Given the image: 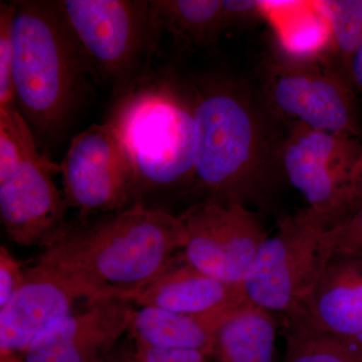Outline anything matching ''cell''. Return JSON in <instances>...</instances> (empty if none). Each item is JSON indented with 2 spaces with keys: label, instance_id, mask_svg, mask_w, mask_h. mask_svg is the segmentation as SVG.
<instances>
[{
  "label": "cell",
  "instance_id": "10",
  "mask_svg": "<svg viewBox=\"0 0 362 362\" xmlns=\"http://www.w3.org/2000/svg\"><path fill=\"white\" fill-rule=\"evenodd\" d=\"M178 216L187 232L182 255L188 263L223 282L243 284L268 237L251 209L202 199Z\"/></svg>",
  "mask_w": 362,
  "mask_h": 362
},
{
  "label": "cell",
  "instance_id": "3",
  "mask_svg": "<svg viewBox=\"0 0 362 362\" xmlns=\"http://www.w3.org/2000/svg\"><path fill=\"white\" fill-rule=\"evenodd\" d=\"M192 99L197 147L189 192L197 201L247 207L263 202L270 185L268 140L255 105L237 85L223 80L195 88Z\"/></svg>",
  "mask_w": 362,
  "mask_h": 362
},
{
  "label": "cell",
  "instance_id": "2",
  "mask_svg": "<svg viewBox=\"0 0 362 362\" xmlns=\"http://www.w3.org/2000/svg\"><path fill=\"white\" fill-rule=\"evenodd\" d=\"M13 45L16 107L40 149L51 146L84 106L92 71L54 1H14Z\"/></svg>",
  "mask_w": 362,
  "mask_h": 362
},
{
  "label": "cell",
  "instance_id": "28",
  "mask_svg": "<svg viewBox=\"0 0 362 362\" xmlns=\"http://www.w3.org/2000/svg\"><path fill=\"white\" fill-rule=\"evenodd\" d=\"M100 362H136L134 344L131 338L121 342Z\"/></svg>",
  "mask_w": 362,
  "mask_h": 362
},
{
  "label": "cell",
  "instance_id": "5",
  "mask_svg": "<svg viewBox=\"0 0 362 362\" xmlns=\"http://www.w3.org/2000/svg\"><path fill=\"white\" fill-rule=\"evenodd\" d=\"M54 4L93 78L108 85L115 99L150 71L156 52L149 1L58 0Z\"/></svg>",
  "mask_w": 362,
  "mask_h": 362
},
{
  "label": "cell",
  "instance_id": "14",
  "mask_svg": "<svg viewBox=\"0 0 362 362\" xmlns=\"http://www.w3.org/2000/svg\"><path fill=\"white\" fill-rule=\"evenodd\" d=\"M285 325L337 338L362 351V257H333Z\"/></svg>",
  "mask_w": 362,
  "mask_h": 362
},
{
  "label": "cell",
  "instance_id": "12",
  "mask_svg": "<svg viewBox=\"0 0 362 362\" xmlns=\"http://www.w3.org/2000/svg\"><path fill=\"white\" fill-rule=\"evenodd\" d=\"M59 171V164L45 156L23 162L0 181L1 223L18 246L44 249L66 226L69 206L52 180Z\"/></svg>",
  "mask_w": 362,
  "mask_h": 362
},
{
  "label": "cell",
  "instance_id": "11",
  "mask_svg": "<svg viewBox=\"0 0 362 362\" xmlns=\"http://www.w3.org/2000/svg\"><path fill=\"white\" fill-rule=\"evenodd\" d=\"M80 301H90L82 286L37 259L26 269L20 289L0 308L1 362H23L32 343Z\"/></svg>",
  "mask_w": 362,
  "mask_h": 362
},
{
  "label": "cell",
  "instance_id": "7",
  "mask_svg": "<svg viewBox=\"0 0 362 362\" xmlns=\"http://www.w3.org/2000/svg\"><path fill=\"white\" fill-rule=\"evenodd\" d=\"M325 230L308 209L283 218L277 232L264 240L243 282L247 302L284 318L293 315L329 262Z\"/></svg>",
  "mask_w": 362,
  "mask_h": 362
},
{
  "label": "cell",
  "instance_id": "29",
  "mask_svg": "<svg viewBox=\"0 0 362 362\" xmlns=\"http://www.w3.org/2000/svg\"><path fill=\"white\" fill-rule=\"evenodd\" d=\"M362 201V148L361 156L354 168V175H352V202H354V209L358 206ZM351 213V214H352Z\"/></svg>",
  "mask_w": 362,
  "mask_h": 362
},
{
  "label": "cell",
  "instance_id": "16",
  "mask_svg": "<svg viewBox=\"0 0 362 362\" xmlns=\"http://www.w3.org/2000/svg\"><path fill=\"white\" fill-rule=\"evenodd\" d=\"M154 52L165 37L176 54L213 47L226 30L223 0H150Z\"/></svg>",
  "mask_w": 362,
  "mask_h": 362
},
{
  "label": "cell",
  "instance_id": "8",
  "mask_svg": "<svg viewBox=\"0 0 362 362\" xmlns=\"http://www.w3.org/2000/svg\"><path fill=\"white\" fill-rule=\"evenodd\" d=\"M361 148L359 138L305 128L290 129L281 147L286 177L326 230L354 211L352 175Z\"/></svg>",
  "mask_w": 362,
  "mask_h": 362
},
{
  "label": "cell",
  "instance_id": "24",
  "mask_svg": "<svg viewBox=\"0 0 362 362\" xmlns=\"http://www.w3.org/2000/svg\"><path fill=\"white\" fill-rule=\"evenodd\" d=\"M25 270L6 247H0V308L25 282Z\"/></svg>",
  "mask_w": 362,
  "mask_h": 362
},
{
  "label": "cell",
  "instance_id": "20",
  "mask_svg": "<svg viewBox=\"0 0 362 362\" xmlns=\"http://www.w3.org/2000/svg\"><path fill=\"white\" fill-rule=\"evenodd\" d=\"M285 362H362V351L322 333L285 325Z\"/></svg>",
  "mask_w": 362,
  "mask_h": 362
},
{
  "label": "cell",
  "instance_id": "9",
  "mask_svg": "<svg viewBox=\"0 0 362 362\" xmlns=\"http://www.w3.org/2000/svg\"><path fill=\"white\" fill-rule=\"evenodd\" d=\"M64 197L78 221L113 214L136 204L134 175L108 122L93 124L71 140L59 164Z\"/></svg>",
  "mask_w": 362,
  "mask_h": 362
},
{
  "label": "cell",
  "instance_id": "4",
  "mask_svg": "<svg viewBox=\"0 0 362 362\" xmlns=\"http://www.w3.org/2000/svg\"><path fill=\"white\" fill-rule=\"evenodd\" d=\"M108 122L134 175L136 204L146 194L194 185L197 128L192 94L148 71L115 99Z\"/></svg>",
  "mask_w": 362,
  "mask_h": 362
},
{
  "label": "cell",
  "instance_id": "1",
  "mask_svg": "<svg viewBox=\"0 0 362 362\" xmlns=\"http://www.w3.org/2000/svg\"><path fill=\"white\" fill-rule=\"evenodd\" d=\"M185 245L180 216L139 202L96 221L66 223L37 259L83 286L94 301L147 284Z\"/></svg>",
  "mask_w": 362,
  "mask_h": 362
},
{
  "label": "cell",
  "instance_id": "13",
  "mask_svg": "<svg viewBox=\"0 0 362 362\" xmlns=\"http://www.w3.org/2000/svg\"><path fill=\"white\" fill-rule=\"evenodd\" d=\"M136 309L119 298L88 302L40 334L23 362H100L129 333Z\"/></svg>",
  "mask_w": 362,
  "mask_h": 362
},
{
  "label": "cell",
  "instance_id": "26",
  "mask_svg": "<svg viewBox=\"0 0 362 362\" xmlns=\"http://www.w3.org/2000/svg\"><path fill=\"white\" fill-rule=\"evenodd\" d=\"M226 28L242 21L256 18L265 13V4L261 1L223 0Z\"/></svg>",
  "mask_w": 362,
  "mask_h": 362
},
{
  "label": "cell",
  "instance_id": "21",
  "mask_svg": "<svg viewBox=\"0 0 362 362\" xmlns=\"http://www.w3.org/2000/svg\"><path fill=\"white\" fill-rule=\"evenodd\" d=\"M45 157L18 107H0V181L13 175L23 162Z\"/></svg>",
  "mask_w": 362,
  "mask_h": 362
},
{
  "label": "cell",
  "instance_id": "25",
  "mask_svg": "<svg viewBox=\"0 0 362 362\" xmlns=\"http://www.w3.org/2000/svg\"><path fill=\"white\" fill-rule=\"evenodd\" d=\"M133 344L136 362H211L209 356L197 350L159 349L142 346L134 342Z\"/></svg>",
  "mask_w": 362,
  "mask_h": 362
},
{
  "label": "cell",
  "instance_id": "19",
  "mask_svg": "<svg viewBox=\"0 0 362 362\" xmlns=\"http://www.w3.org/2000/svg\"><path fill=\"white\" fill-rule=\"evenodd\" d=\"M312 4L327 25V64L345 78L362 37V0H320Z\"/></svg>",
  "mask_w": 362,
  "mask_h": 362
},
{
  "label": "cell",
  "instance_id": "27",
  "mask_svg": "<svg viewBox=\"0 0 362 362\" xmlns=\"http://www.w3.org/2000/svg\"><path fill=\"white\" fill-rule=\"evenodd\" d=\"M345 80L356 92L357 96H362V37L347 66Z\"/></svg>",
  "mask_w": 362,
  "mask_h": 362
},
{
  "label": "cell",
  "instance_id": "18",
  "mask_svg": "<svg viewBox=\"0 0 362 362\" xmlns=\"http://www.w3.org/2000/svg\"><path fill=\"white\" fill-rule=\"evenodd\" d=\"M273 313L246 302L216 334L214 362H277Z\"/></svg>",
  "mask_w": 362,
  "mask_h": 362
},
{
  "label": "cell",
  "instance_id": "23",
  "mask_svg": "<svg viewBox=\"0 0 362 362\" xmlns=\"http://www.w3.org/2000/svg\"><path fill=\"white\" fill-rule=\"evenodd\" d=\"M324 244L333 257H362V201L341 223L324 232Z\"/></svg>",
  "mask_w": 362,
  "mask_h": 362
},
{
  "label": "cell",
  "instance_id": "17",
  "mask_svg": "<svg viewBox=\"0 0 362 362\" xmlns=\"http://www.w3.org/2000/svg\"><path fill=\"white\" fill-rule=\"evenodd\" d=\"M240 307L201 315L137 308L128 335L142 346L197 350L211 358L218 330Z\"/></svg>",
  "mask_w": 362,
  "mask_h": 362
},
{
  "label": "cell",
  "instance_id": "6",
  "mask_svg": "<svg viewBox=\"0 0 362 362\" xmlns=\"http://www.w3.org/2000/svg\"><path fill=\"white\" fill-rule=\"evenodd\" d=\"M262 89L269 110L290 129L361 135L358 96L320 59H296L278 51L264 63Z\"/></svg>",
  "mask_w": 362,
  "mask_h": 362
},
{
  "label": "cell",
  "instance_id": "22",
  "mask_svg": "<svg viewBox=\"0 0 362 362\" xmlns=\"http://www.w3.org/2000/svg\"><path fill=\"white\" fill-rule=\"evenodd\" d=\"M14 1L0 4V107L16 106L13 66Z\"/></svg>",
  "mask_w": 362,
  "mask_h": 362
},
{
  "label": "cell",
  "instance_id": "15",
  "mask_svg": "<svg viewBox=\"0 0 362 362\" xmlns=\"http://www.w3.org/2000/svg\"><path fill=\"white\" fill-rule=\"evenodd\" d=\"M110 297L139 308L192 315L230 310L247 302L242 284L223 282L199 271L188 263L182 252L147 284Z\"/></svg>",
  "mask_w": 362,
  "mask_h": 362
}]
</instances>
